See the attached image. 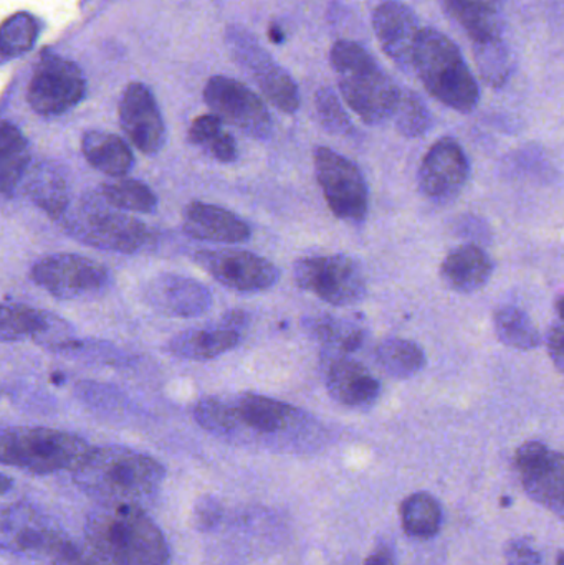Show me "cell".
Masks as SVG:
<instances>
[{
  "mask_svg": "<svg viewBox=\"0 0 564 565\" xmlns=\"http://www.w3.org/2000/svg\"><path fill=\"white\" fill-rule=\"evenodd\" d=\"M205 149H207L209 154H211L215 161L224 162V164H231L238 156L237 142L225 131L215 136V138L205 146Z\"/></svg>",
  "mask_w": 564,
  "mask_h": 565,
  "instance_id": "cell-44",
  "label": "cell"
},
{
  "mask_svg": "<svg viewBox=\"0 0 564 565\" xmlns=\"http://www.w3.org/2000/svg\"><path fill=\"white\" fill-rule=\"evenodd\" d=\"M318 119L331 135L351 136L354 132L353 122L344 111L340 98L331 88H320L315 95Z\"/></svg>",
  "mask_w": 564,
  "mask_h": 565,
  "instance_id": "cell-39",
  "label": "cell"
},
{
  "mask_svg": "<svg viewBox=\"0 0 564 565\" xmlns=\"http://www.w3.org/2000/svg\"><path fill=\"white\" fill-rule=\"evenodd\" d=\"M146 299L156 311L174 318H199L212 306V295L192 278L164 274L146 286Z\"/></svg>",
  "mask_w": 564,
  "mask_h": 565,
  "instance_id": "cell-20",
  "label": "cell"
},
{
  "mask_svg": "<svg viewBox=\"0 0 564 565\" xmlns=\"http://www.w3.org/2000/svg\"><path fill=\"white\" fill-rule=\"evenodd\" d=\"M40 309L25 305H0V341L15 342L32 339L39 328Z\"/></svg>",
  "mask_w": 564,
  "mask_h": 565,
  "instance_id": "cell-38",
  "label": "cell"
},
{
  "mask_svg": "<svg viewBox=\"0 0 564 565\" xmlns=\"http://www.w3.org/2000/svg\"><path fill=\"white\" fill-rule=\"evenodd\" d=\"M119 121L129 141L142 154H156L164 146L166 128L151 89L131 83L119 103Z\"/></svg>",
  "mask_w": 564,
  "mask_h": 565,
  "instance_id": "cell-18",
  "label": "cell"
},
{
  "mask_svg": "<svg viewBox=\"0 0 564 565\" xmlns=\"http://www.w3.org/2000/svg\"><path fill=\"white\" fill-rule=\"evenodd\" d=\"M39 36V22L26 12L9 17L0 25V55L19 56L29 52Z\"/></svg>",
  "mask_w": 564,
  "mask_h": 565,
  "instance_id": "cell-36",
  "label": "cell"
},
{
  "mask_svg": "<svg viewBox=\"0 0 564 565\" xmlns=\"http://www.w3.org/2000/svg\"><path fill=\"white\" fill-rule=\"evenodd\" d=\"M204 99L212 115L235 126L254 139L272 135V118L267 106L244 83L228 76H212L204 88Z\"/></svg>",
  "mask_w": 564,
  "mask_h": 565,
  "instance_id": "cell-10",
  "label": "cell"
},
{
  "mask_svg": "<svg viewBox=\"0 0 564 565\" xmlns=\"http://www.w3.org/2000/svg\"><path fill=\"white\" fill-rule=\"evenodd\" d=\"M63 534L52 518L30 504L0 507V553L46 557Z\"/></svg>",
  "mask_w": 564,
  "mask_h": 565,
  "instance_id": "cell-15",
  "label": "cell"
},
{
  "mask_svg": "<svg viewBox=\"0 0 564 565\" xmlns=\"http://www.w3.org/2000/svg\"><path fill=\"white\" fill-rule=\"evenodd\" d=\"M330 60L341 96L366 125H383L393 118L401 88L363 46L340 40L331 49Z\"/></svg>",
  "mask_w": 564,
  "mask_h": 565,
  "instance_id": "cell-3",
  "label": "cell"
},
{
  "mask_svg": "<svg viewBox=\"0 0 564 565\" xmlns=\"http://www.w3.org/2000/svg\"><path fill=\"white\" fill-rule=\"evenodd\" d=\"M493 329L497 339L507 348L517 351H533L542 344V335L529 312L519 306L506 305L497 308L493 315Z\"/></svg>",
  "mask_w": 564,
  "mask_h": 565,
  "instance_id": "cell-30",
  "label": "cell"
},
{
  "mask_svg": "<svg viewBox=\"0 0 564 565\" xmlns=\"http://www.w3.org/2000/svg\"><path fill=\"white\" fill-rule=\"evenodd\" d=\"M393 118L397 131L409 139L423 138L433 126L429 109L411 89H401Z\"/></svg>",
  "mask_w": 564,
  "mask_h": 565,
  "instance_id": "cell-34",
  "label": "cell"
},
{
  "mask_svg": "<svg viewBox=\"0 0 564 565\" xmlns=\"http://www.w3.org/2000/svg\"><path fill=\"white\" fill-rule=\"evenodd\" d=\"M507 565H540L542 557L530 540L510 541L506 551Z\"/></svg>",
  "mask_w": 564,
  "mask_h": 565,
  "instance_id": "cell-43",
  "label": "cell"
},
{
  "mask_svg": "<svg viewBox=\"0 0 564 565\" xmlns=\"http://www.w3.org/2000/svg\"><path fill=\"white\" fill-rule=\"evenodd\" d=\"M46 559L50 561V565H111L89 544L85 546L76 543L66 534L60 537Z\"/></svg>",
  "mask_w": 564,
  "mask_h": 565,
  "instance_id": "cell-41",
  "label": "cell"
},
{
  "mask_svg": "<svg viewBox=\"0 0 564 565\" xmlns=\"http://www.w3.org/2000/svg\"><path fill=\"white\" fill-rule=\"evenodd\" d=\"M82 151L93 168L115 179L128 174L135 161L128 145L111 132H86L83 136Z\"/></svg>",
  "mask_w": 564,
  "mask_h": 565,
  "instance_id": "cell-27",
  "label": "cell"
},
{
  "mask_svg": "<svg viewBox=\"0 0 564 565\" xmlns=\"http://www.w3.org/2000/svg\"><path fill=\"white\" fill-rule=\"evenodd\" d=\"M221 518V504L215 500H211V498H205V500L199 501L198 507H195L194 521L195 526H198L199 530H212V527L217 526Z\"/></svg>",
  "mask_w": 564,
  "mask_h": 565,
  "instance_id": "cell-45",
  "label": "cell"
},
{
  "mask_svg": "<svg viewBox=\"0 0 564 565\" xmlns=\"http://www.w3.org/2000/svg\"><path fill=\"white\" fill-rule=\"evenodd\" d=\"M413 72L424 88L454 111L472 113L479 105L480 89L462 53L449 36L436 29H421L414 52Z\"/></svg>",
  "mask_w": 564,
  "mask_h": 565,
  "instance_id": "cell-4",
  "label": "cell"
},
{
  "mask_svg": "<svg viewBox=\"0 0 564 565\" xmlns=\"http://www.w3.org/2000/svg\"><path fill=\"white\" fill-rule=\"evenodd\" d=\"M298 288L331 306H353L368 291L366 275L360 262L347 255L301 258L294 265Z\"/></svg>",
  "mask_w": 564,
  "mask_h": 565,
  "instance_id": "cell-7",
  "label": "cell"
},
{
  "mask_svg": "<svg viewBox=\"0 0 564 565\" xmlns=\"http://www.w3.org/2000/svg\"><path fill=\"white\" fill-rule=\"evenodd\" d=\"M30 152L26 139L19 128L0 125V194L10 195L23 181L29 169Z\"/></svg>",
  "mask_w": 564,
  "mask_h": 565,
  "instance_id": "cell-28",
  "label": "cell"
},
{
  "mask_svg": "<svg viewBox=\"0 0 564 565\" xmlns=\"http://www.w3.org/2000/svg\"><path fill=\"white\" fill-rule=\"evenodd\" d=\"M32 278L50 295L68 301L99 298L111 285V275L102 264L70 254L52 255L36 262Z\"/></svg>",
  "mask_w": 564,
  "mask_h": 565,
  "instance_id": "cell-9",
  "label": "cell"
},
{
  "mask_svg": "<svg viewBox=\"0 0 564 565\" xmlns=\"http://www.w3.org/2000/svg\"><path fill=\"white\" fill-rule=\"evenodd\" d=\"M364 565H396V554L391 547L377 546L364 561Z\"/></svg>",
  "mask_w": 564,
  "mask_h": 565,
  "instance_id": "cell-48",
  "label": "cell"
},
{
  "mask_svg": "<svg viewBox=\"0 0 564 565\" xmlns=\"http://www.w3.org/2000/svg\"><path fill=\"white\" fill-rule=\"evenodd\" d=\"M247 315H245L244 311H238V309H235V311L227 312V315H224V318L219 321V326H222V328L225 329H232V331L241 332L242 329L247 326Z\"/></svg>",
  "mask_w": 564,
  "mask_h": 565,
  "instance_id": "cell-47",
  "label": "cell"
},
{
  "mask_svg": "<svg viewBox=\"0 0 564 565\" xmlns=\"http://www.w3.org/2000/svg\"><path fill=\"white\" fill-rule=\"evenodd\" d=\"M32 341L42 348L52 349V351H68L78 344L72 326L65 319L49 311H42L39 328H36Z\"/></svg>",
  "mask_w": 564,
  "mask_h": 565,
  "instance_id": "cell-40",
  "label": "cell"
},
{
  "mask_svg": "<svg viewBox=\"0 0 564 565\" xmlns=\"http://www.w3.org/2000/svg\"><path fill=\"white\" fill-rule=\"evenodd\" d=\"M268 35H270L272 42L275 43H280L281 39H284V33H280L277 26H272V29L268 30Z\"/></svg>",
  "mask_w": 564,
  "mask_h": 565,
  "instance_id": "cell-50",
  "label": "cell"
},
{
  "mask_svg": "<svg viewBox=\"0 0 564 565\" xmlns=\"http://www.w3.org/2000/svg\"><path fill=\"white\" fill-rule=\"evenodd\" d=\"M558 565H563V553L558 554Z\"/></svg>",
  "mask_w": 564,
  "mask_h": 565,
  "instance_id": "cell-51",
  "label": "cell"
},
{
  "mask_svg": "<svg viewBox=\"0 0 564 565\" xmlns=\"http://www.w3.org/2000/svg\"><path fill=\"white\" fill-rule=\"evenodd\" d=\"M241 339V332L217 324L211 329H189L181 332L171 339L168 349L175 358L209 361L237 348Z\"/></svg>",
  "mask_w": 564,
  "mask_h": 565,
  "instance_id": "cell-25",
  "label": "cell"
},
{
  "mask_svg": "<svg viewBox=\"0 0 564 565\" xmlns=\"http://www.w3.org/2000/svg\"><path fill=\"white\" fill-rule=\"evenodd\" d=\"M25 192L33 204L39 205L52 218H60L70 205L68 184L58 168L39 162L26 169Z\"/></svg>",
  "mask_w": 564,
  "mask_h": 565,
  "instance_id": "cell-26",
  "label": "cell"
},
{
  "mask_svg": "<svg viewBox=\"0 0 564 565\" xmlns=\"http://www.w3.org/2000/svg\"><path fill=\"white\" fill-rule=\"evenodd\" d=\"M308 334L320 342L324 349H331L338 354L358 351L363 345L366 332L350 319L320 316L305 322Z\"/></svg>",
  "mask_w": 564,
  "mask_h": 565,
  "instance_id": "cell-31",
  "label": "cell"
},
{
  "mask_svg": "<svg viewBox=\"0 0 564 565\" xmlns=\"http://www.w3.org/2000/svg\"><path fill=\"white\" fill-rule=\"evenodd\" d=\"M374 32L383 52L404 72H413L414 52L419 39V20L409 7L387 0L373 17Z\"/></svg>",
  "mask_w": 564,
  "mask_h": 565,
  "instance_id": "cell-19",
  "label": "cell"
},
{
  "mask_svg": "<svg viewBox=\"0 0 564 565\" xmlns=\"http://www.w3.org/2000/svg\"><path fill=\"white\" fill-rule=\"evenodd\" d=\"M493 262L483 248L473 244L454 248L440 265V278L447 288L460 295H472L490 281Z\"/></svg>",
  "mask_w": 564,
  "mask_h": 565,
  "instance_id": "cell-22",
  "label": "cell"
},
{
  "mask_svg": "<svg viewBox=\"0 0 564 565\" xmlns=\"http://www.w3.org/2000/svg\"><path fill=\"white\" fill-rule=\"evenodd\" d=\"M546 348H549L550 358H552L553 364L556 365L558 372H563L564 364V331H563V319H558L555 326L549 329V335H546Z\"/></svg>",
  "mask_w": 564,
  "mask_h": 565,
  "instance_id": "cell-46",
  "label": "cell"
},
{
  "mask_svg": "<svg viewBox=\"0 0 564 565\" xmlns=\"http://www.w3.org/2000/svg\"><path fill=\"white\" fill-rule=\"evenodd\" d=\"M515 467L529 497L563 516L564 460L542 441H526L515 455Z\"/></svg>",
  "mask_w": 564,
  "mask_h": 565,
  "instance_id": "cell-14",
  "label": "cell"
},
{
  "mask_svg": "<svg viewBox=\"0 0 564 565\" xmlns=\"http://www.w3.org/2000/svg\"><path fill=\"white\" fill-rule=\"evenodd\" d=\"M85 536L111 565L171 564L164 534L139 507L102 504L86 518Z\"/></svg>",
  "mask_w": 564,
  "mask_h": 565,
  "instance_id": "cell-2",
  "label": "cell"
},
{
  "mask_svg": "<svg viewBox=\"0 0 564 565\" xmlns=\"http://www.w3.org/2000/svg\"><path fill=\"white\" fill-rule=\"evenodd\" d=\"M470 164L462 146L443 138L430 146L419 169V188L429 201L447 204L466 188Z\"/></svg>",
  "mask_w": 564,
  "mask_h": 565,
  "instance_id": "cell-16",
  "label": "cell"
},
{
  "mask_svg": "<svg viewBox=\"0 0 564 565\" xmlns=\"http://www.w3.org/2000/svg\"><path fill=\"white\" fill-rule=\"evenodd\" d=\"M82 437L43 427H0V463L36 475L73 470L88 454Z\"/></svg>",
  "mask_w": 564,
  "mask_h": 565,
  "instance_id": "cell-5",
  "label": "cell"
},
{
  "mask_svg": "<svg viewBox=\"0 0 564 565\" xmlns=\"http://www.w3.org/2000/svg\"><path fill=\"white\" fill-rule=\"evenodd\" d=\"M241 427L257 434L274 435L287 431L300 420V412L291 405L257 394H242L232 401Z\"/></svg>",
  "mask_w": 564,
  "mask_h": 565,
  "instance_id": "cell-23",
  "label": "cell"
},
{
  "mask_svg": "<svg viewBox=\"0 0 564 565\" xmlns=\"http://www.w3.org/2000/svg\"><path fill=\"white\" fill-rule=\"evenodd\" d=\"M228 46L234 58L251 73L255 85L265 98L280 109L294 115L300 106V96L291 76L244 30H228Z\"/></svg>",
  "mask_w": 564,
  "mask_h": 565,
  "instance_id": "cell-11",
  "label": "cell"
},
{
  "mask_svg": "<svg viewBox=\"0 0 564 565\" xmlns=\"http://www.w3.org/2000/svg\"><path fill=\"white\" fill-rule=\"evenodd\" d=\"M83 96L85 78L75 63L55 55L40 60L29 85V103L39 115H62L78 105Z\"/></svg>",
  "mask_w": 564,
  "mask_h": 565,
  "instance_id": "cell-12",
  "label": "cell"
},
{
  "mask_svg": "<svg viewBox=\"0 0 564 565\" xmlns=\"http://www.w3.org/2000/svg\"><path fill=\"white\" fill-rule=\"evenodd\" d=\"M473 55H476L480 76L487 85L492 88L506 85L512 73V58L503 39L473 45Z\"/></svg>",
  "mask_w": 564,
  "mask_h": 565,
  "instance_id": "cell-35",
  "label": "cell"
},
{
  "mask_svg": "<svg viewBox=\"0 0 564 565\" xmlns=\"http://www.w3.org/2000/svg\"><path fill=\"white\" fill-rule=\"evenodd\" d=\"M321 374L328 394L344 407L366 411L376 404L381 384L370 369L347 354L328 352L321 359Z\"/></svg>",
  "mask_w": 564,
  "mask_h": 565,
  "instance_id": "cell-17",
  "label": "cell"
},
{
  "mask_svg": "<svg viewBox=\"0 0 564 565\" xmlns=\"http://www.w3.org/2000/svg\"><path fill=\"white\" fill-rule=\"evenodd\" d=\"M194 418L204 430L217 437H234L238 425L232 402L221 397H205L195 405Z\"/></svg>",
  "mask_w": 564,
  "mask_h": 565,
  "instance_id": "cell-37",
  "label": "cell"
},
{
  "mask_svg": "<svg viewBox=\"0 0 564 565\" xmlns=\"http://www.w3.org/2000/svg\"><path fill=\"white\" fill-rule=\"evenodd\" d=\"M60 218L66 234L102 250L136 254L151 238L142 222L123 214L102 195H83L75 205H68Z\"/></svg>",
  "mask_w": 564,
  "mask_h": 565,
  "instance_id": "cell-6",
  "label": "cell"
},
{
  "mask_svg": "<svg viewBox=\"0 0 564 565\" xmlns=\"http://www.w3.org/2000/svg\"><path fill=\"white\" fill-rule=\"evenodd\" d=\"M99 195L119 211L149 214L158 207L155 192L135 179L116 178L115 181L102 185Z\"/></svg>",
  "mask_w": 564,
  "mask_h": 565,
  "instance_id": "cell-33",
  "label": "cell"
},
{
  "mask_svg": "<svg viewBox=\"0 0 564 565\" xmlns=\"http://www.w3.org/2000/svg\"><path fill=\"white\" fill-rule=\"evenodd\" d=\"M194 262L215 281L238 292H260L280 280V270L267 258L244 250H201Z\"/></svg>",
  "mask_w": 564,
  "mask_h": 565,
  "instance_id": "cell-13",
  "label": "cell"
},
{
  "mask_svg": "<svg viewBox=\"0 0 564 565\" xmlns=\"http://www.w3.org/2000/svg\"><path fill=\"white\" fill-rule=\"evenodd\" d=\"M315 174L334 217L363 224L370 211V191L363 172L350 159L330 148L315 151Z\"/></svg>",
  "mask_w": 564,
  "mask_h": 565,
  "instance_id": "cell-8",
  "label": "cell"
},
{
  "mask_svg": "<svg viewBox=\"0 0 564 565\" xmlns=\"http://www.w3.org/2000/svg\"><path fill=\"white\" fill-rule=\"evenodd\" d=\"M224 131L222 128V121L215 115L199 116L192 121L191 128H189V141L195 146H205Z\"/></svg>",
  "mask_w": 564,
  "mask_h": 565,
  "instance_id": "cell-42",
  "label": "cell"
},
{
  "mask_svg": "<svg viewBox=\"0 0 564 565\" xmlns=\"http://www.w3.org/2000/svg\"><path fill=\"white\" fill-rule=\"evenodd\" d=\"M72 471L76 487L99 504L139 508L158 497L166 477L158 460L125 447L89 448Z\"/></svg>",
  "mask_w": 564,
  "mask_h": 565,
  "instance_id": "cell-1",
  "label": "cell"
},
{
  "mask_svg": "<svg viewBox=\"0 0 564 565\" xmlns=\"http://www.w3.org/2000/svg\"><path fill=\"white\" fill-rule=\"evenodd\" d=\"M374 359L384 374L394 379H411L426 367V352L409 339L391 338L381 342Z\"/></svg>",
  "mask_w": 564,
  "mask_h": 565,
  "instance_id": "cell-29",
  "label": "cell"
},
{
  "mask_svg": "<svg viewBox=\"0 0 564 565\" xmlns=\"http://www.w3.org/2000/svg\"><path fill=\"white\" fill-rule=\"evenodd\" d=\"M446 12L466 30L472 45L502 40L500 9L506 0H440Z\"/></svg>",
  "mask_w": 564,
  "mask_h": 565,
  "instance_id": "cell-24",
  "label": "cell"
},
{
  "mask_svg": "<svg viewBox=\"0 0 564 565\" xmlns=\"http://www.w3.org/2000/svg\"><path fill=\"white\" fill-rule=\"evenodd\" d=\"M184 232L195 241L214 244H244L252 237L242 218L217 205L192 202L184 212Z\"/></svg>",
  "mask_w": 564,
  "mask_h": 565,
  "instance_id": "cell-21",
  "label": "cell"
},
{
  "mask_svg": "<svg viewBox=\"0 0 564 565\" xmlns=\"http://www.w3.org/2000/svg\"><path fill=\"white\" fill-rule=\"evenodd\" d=\"M12 480L6 475H0V494L9 493L12 490Z\"/></svg>",
  "mask_w": 564,
  "mask_h": 565,
  "instance_id": "cell-49",
  "label": "cell"
},
{
  "mask_svg": "<svg viewBox=\"0 0 564 565\" xmlns=\"http://www.w3.org/2000/svg\"><path fill=\"white\" fill-rule=\"evenodd\" d=\"M403 527L413 537H433L443 526V510L429 493H416L401 507Z\"/></svg>",
  "mask_w": 564,
  "mask_h": 565,
  "instance_id": "cell-32",
  "label": "cell"
}]
</instances>
